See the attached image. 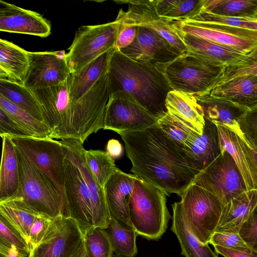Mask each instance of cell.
Segmentation results:
<instances>
[{
  "label": "cell",
  "mask_w": 257,
  "mask_h": 257,
  "mask_svg": "<svg viewBox=\"0 0 257 257\" xmlns=\"http://www.w3.org/2000/svg\"><path fill=\"white\" fill-rule=\"evenodd\" d=\"M207 95L250 109L257 107V75L235 78L214 88Z\"/></svg>",
  "instance_id": "obj_24"
},
{
  "label": "cell",
  "mask_w": 257,
  "mask_h": 257,
  "mask_svg": "<svg viewBox=\"0 0 257 257\" xmlns=\"http://www.w3.org/2000/svg\"><path fill=\"white\" fill-rule=\"evenodd\" d=\"M172 223L171 230L176 235L185 257H218L208 244L202 243L192 232L179 202L172 205Z\"/></svg>",
  "instance_id": "obj_22"
},
{
  "label": "cell",
  "mask_w": 257,
  "mask_h": 257,
  "mask_svg": "<svg viewBox=\"0 0 257 257\" xmlns=\"http://www.w3.org/2000/svg\"><path fill=\"white\" fill-rule=\"evenodd\" d=\"M0 212L29 242L31 226L36 217L39 214L16 198L0 202Z\"/></svg>",
  "instance_id": "obj_34"
},
{
  "label": "cell",
  "mask_w": 257,
  "mask_h": 257,
  "mask_svg": "<svg viewBox=\"0 0 257 257\" xmlns=\"http://www.w3.org/2000/svg\"><path fill=\"white\" fill-rule=\"evenodd\" d=\"M170 22L186 33L244 54L257 53V31L189 20Z\"/></svg>",
  "instance_id": "obj_12"
},
{
  "label": "cell",
  "mask_w": 257,
  "mask_h": 257,
  "mask_svg": "<svg viewBox=\"0 0 257 257\" xmlns=\"http://www.w3.org/2000/svg\"><path fill=\"white\" fill-rule=\"evenodd\" d=\"M53 219L38 215L31 226L29 237L31 249L37 246L48 230Z\"/></svg>",
  "instance_id": "obj_45"
},
{
  "label": "cell",
  "mask_w": 257,
  "mask_h": 257,
  "mask_svg": "<svg viewBox=\"0 0 257 257\" xmlns=\"http://www.w3.org/2000/svg\"><path fill=\"white\" fill-rule=\"evenodd\" d=\"M204 119L202 134L196 139L191 148L185 151L191 163L199 172L221 153L217 126L206 118L204 117Z\"/></svg>",
  "instance_id": "obj_21"
},
{
  "label": "cell",
  "mask_w": 257,
  "mask_h": 257,
  "mask_svg": "<svg viewBox=\"0 0 257 257\" xmlns=\"http://www.w3.org/2000/svg\"><path fill=\"white\" fill-rule=\"evenodd\" d=\"M105 230L111 244L113 251L124 257H134L138 253L136 245L137 234L134 229L122 226L110 215Z\"/></svg>",
  "instance_id": "obj_33"
},
{
  "label": "cell",
  "mask_w": 257,
  "mask_h": 257,
  "mask_svg": "<svg viewBox=\"0 0 257 257\" xmlns=\"http://www.w3.org/2000/svg\"><path fill=\"white\" fill-rule=\"evenodd\" d=\"M15 5L0 1V14H3L11 9Z\"/></svg>",
  "instance_id": "obj_49"
},
{
  "label": "cell",
  "mask_w": 257,
  "mask_h": 257,
  "mask_svg": "<svg viewBox=\"0 0 257 257\" xmlns=\"http://www.w3.org/2000/svg\"><path fill=\"white\" fill-rule=\"evenodd\" d=\"M250 75H257V60L243 65L226 66L205 95L226 82L238 77Z\"/></svg>",
  "instance_id": "obj_40"
},
{
  "label": "cell",
  "mask_w": 257,
  "mask_h": 257,
  "mask_svg": "<svg viewBox=\"0 0 257 257\" xmlns=\"http://www.w3.org/2000/svg\"><path fill=\"white\" fill-rule=\"evenodd\" d=\"M193 22L215 24L257 31V18L230 17L215 14L201 9L190 18Z\"/></svg>",
  "instance_id": "obj_39"
},
{
  "label": "cell",
  "mask_w": 257,
  "mask_h": 257,
  "mask_svg": "<svg viewBox=\"0 0 257 257\" xmlns=\"http://www.w3.org/2000/svg\"><path fill=\"white\" fill-rule=\"evenodd\" d=\"M195 97L202 109L204 117L216 125L222 126L229 130L244 140L238 120L250 108L229 100L215 98L209 95Z\"/></svg>",
  "instance_id": "obj_18"
},
{
  "label": "cell",
  "mask_w": 257,
  "mask_h": 257,
  "mask_svg": "<svg viewBox=\"0 0 257 257\" xmlns=\"http://www.w3.org/2000/svg\"><path fill=\"white\" fill-rule=\"evenodd\" d=\"M135 175L119 169L111 176L103 190L109 215L123 227L134 229L129 217L128 204L133 191Z\"/></svg>",
  "instance_id": "obj_17"
},
{
  "label": "cell",
  "mask_w": 257,
  "mask_h": 257,
  "mask_svg": "<svg viewBox=\"0 0 257 257\" xmlns=\"http://www.w3.org/2000/svg\"><path fill=\"white\" fill-rule=\"evenodd\" d=\"M171 24L184 44L186 52L209 63L218 66H231L243 65L257 60V53L240 52L182 32Z\"/></svg>",
  "instance_id": "obj_16"
},
{
  "label": "cell",
  "mask_w": 257,
  "mask_h": 257,
  "mask_svg": "<svg viewBox=\"0 0 257 257\" xmlns=\"http://www.w3.org/2000/svg\"><path fill=\"white\" fill-rule=\"evenodd\" d=\"M108 74L111 92L128 93L157 119L167 111L166 98L172 89L158 68L132 59L114 49Z\"/></svg>",
  "instance_id": "obj_3"
},
{
  "label": "cell",
  "mask_w": 257,
  "mask_h": 257,
  "mask_svg": "<svg viewBox=\"0 0 257 257\" xmlns=\"http://www.w3.org/2000/svg\"><path fill=\"white\" fill-rule=\"evenodd\" d=\"M16 151L20 183L18 192L14 198L19 199L38 214L52 219L70 217L69 211L46 177L16 148Z\"/></svg>",
  "instance_id": "obj_5"
},
{
  "label": "cell",
  "mask_w": 257,
  "mask_h": 257,
  "mask_svg": "<svg viewBox=\"0 0 257 257\" xmlns=\"http://www.w3.org/2000/svg\"><path fill=\"white\" fill-rule=\"evenodd\" d=\"M28 65V51L0 39V66L8 73L11 81L23 84Z\"/></svg>",
  "instance_id": "obj_27"
},
{
  "label": "cell",
  "mask_w": 257,
  "mask_h": 257,
  "mask_svg": "<svg viewBox=\"0 0 257 257\" xmlns=\"http://www.w3.org/2000/svg\"><path fill=\"white\" fill-rule=\"evenodd\" d=\"M83 233L86 249L90 257L112 256V247L105 229L92 227Z\"/></svg>",
  "instance_id": "obj_38"
},
{
  "label": "cell",
  "mask_w": 257,
  "mask_h": 257,
  "mask_svg": "<svg viewBox=\"0 0 257 257\" xmlns=\"http://www.w3.org/2000/svg\"><path fill=\"white\" fill-rule=\"evenodd\" d=\"M114 51V48L102 54L78 72L71 74L70 95L73 104L77 102L99 79L108 73Z\"/></svg>",
  "instance_id": "obj_23"
},
{
  "label": "cell",
  "mask_w": 257,
  "mask_h": 257,
  "mask_svg": "<svg viewBox=\"0 0 257 257\" xmlns=\"http://www.w3.org/2000/svg\"><path fill=\"white\" fill-rule=\"evenodd\" d=\"M119 51L132 59L152 65L160 70L183 54L154 30L142 26H138L133 42Z\"/></svg>",
  "instance_id": "obj_15"
},
{
  "label": "cell",
  "mask_w": 257,
  "mask_h": 257,
  "mask_svg": "<svg viewBox=\"0 0 257 257\" xmlns=\"http://www.w3.org/2000/svg\"><path fill=\"white\" fill-rule=\"evenodd\" d=\"M0 79H10L8 73L0 66Z\"/></svg>",
  "instance_id": "obj_50"
},
{
  "label": "cell",
  "mask_w": 257,
  "mask_h": 257,
  "mask_svg": "<svg viewBox=\"0 0 257 257\" xmlns=\"http://www.w3.org/2000/svg\"><path fill=\"white\" fill-rule=\"evenodd\" d=\"M157 119L131 95L122 91L111 92L105 110L103 130L116 133L151 126Z\"/></svg>",
  "instance_id": "obj_13"
},
{
  "label": "cell",
  "mask_w": 257,
  "mask_h": 257,
  "mask_svg": "<svg viewBox=\"0 0 257 257\" xmlns=\"http://www.w3.org/2000/svg\"><path fill=\"white\" fill-rule=\"evenodd\" d=\"M180 197L181 206L192 232L202 243L208 244L224 205L211 193L191 183Z\"/></svg>",
  "instance_id": "obj_9"
},
{
  "label": "cell",
  "mask_w": 257,
  "mask_h": 257,
  "mask_svg": "<svg viewBox=\"0 0 257 257\" xmlns=\"http://www.w3.org/2000/svg\"><path fill=\"white\" fill-rule=\"evenodd\" d=\"M30 251L26 239L0 212V252L7 257H28Z\"/></svg>",
  "instance_id": "obj_31"
},
{
  "label": "cell",
  "mask_w": 257,
  "mask_h": 257,
  "mask_svg": "<svg viewBox=\"0 0 257 257\" xmlns=\"http://www.w3.org/2000/svg\"><path fill=\"white\" fill-rule=\"evenodd\" d=\"M0 136L34 137L14 121L0 107Z\"/></svg>",
  "instance_id": "obj_44"
},
{
  "label": "cell",
  "mask_w": 257,
  "mask_h": 257,
  "mask_svg": "<svg viewBox=\"0 0 257 257\" xmlns=\"http://www.w3.org/2000/svg\"><path fill=\"white\" fill-rule=\"evenodd\" d=\"M120 22L82 26L76 32L66 54L71 73L80 71L87 64L114 48Z\"/></svg>",
  "instance_id": "obj_8"
},
{
  "label": "cell",
  "mask_w": 257,
  "mask_h": 257,
  "mask_svg": "<svg viewBox=\"0 0 257 257\" xmlns=\"http://www.w3.org/2000/svg\"><path fill=\"white\" fill-rule=\"evenodd\" d=\"M83 257H90V256L89 255V254L86 251V252Z\"/></svg>",
  "instance_id": "obj_51"
},
{
  "label": "cell",
  "mask_w": 257,
  "mask_h": 257,
  "mask_svg": "<svg viewBox=\"0 0 257 257\" xmlns=\"http://www.w3.org/2000/svg\"><path fill=\"white\" fill-rule=\"evenodd\" d=\"M84 157L85 163L95 181L103 188L118 169L114 159L106 151L99 150H85Z\"/></svg>",
  "instance_id": "obj_37"
},
{
  "label": "cell",
  "mask_w": 257,
  "mask_h": 257,
  "mask_svg": "<svg viewBox=\"0 0 257 257\" xmlns=\"http://www.w3.org/2000/svg\"><path fill=\"white\" fill-rule=\"evenodd\" d=\"M106 152L112 159H118L122 155V146L118 140H109L107 144Z\"/></svg>",
  "instance_id": "obj_48"
},
{
  "label": "cell",
  "mask_w": 257,
  "mask_h": 257,
  "mask_svg": "<svg viewBox=\"0 0 257 257\" xmlns=\"http://www.w3.org/2000/svg\"><path fill=\"white\" fill-rule=\"evenodd\" d=\"M157 124L184 152L191 148L200 135L189 123L168 111L157 119Z\"/></svg>",
  "instance_id": "obj_28"
},
{
  "label": "cell",
  "mask_w": 257,
  "mask_h": 257,
  "mask_svg": "<svg viewBox=\"0 0 257 257\" xmlns=\"http://www.w3.org/2000/svg\"><path fill=\"white\" fill-rule=\"evenodd\" d=\"M257 208V190L244 191L223 205L215 231L237 233L241 224Z\"/></svg>",
  "instance_id": "obj_20"
},
{
  "label": "cell",
  "mask_w": 257,
  "mask_h": 257,
  "mask_svg": "<svg viewBox=\"0 0 257 257\" xmlns=\"http://www.w3.org/2000/svg\"><path fill=\"white\" fill-rule=\"evenodd\" d=\"M201 9L230 17L257 18V0H204Z\"/></svg>",
  "instance_id": "obj_32"
},
{
  "label": "cell",
  "mask_w": 257,
  "mask_h": 257,
  "mask_svg": "<svg viewBox=\"0 0 257 257\" xmlns=\"http://www.w3.org/2000/svg\"><path fill=\"white\" fill-rule=\"evenodd\" d=\"M117 19L120 22V26L116 39L114 49L120 51L133 42L136 36L138 26L123 22L120 20Z\"/></svg>",
  "instance_id": "obj_46"
},
{
  "label": "cell",
  "mask_w": 257,
  "mask_h": 257,
  "mask_svg": "<svg viewBox=\"0 0 257 257\" xmlns=\"http://www.w3.org/2000/svg\"><path fill=\"white\" fill-rule=\"evenodd\" d=\"M238 123L243 141L257 148V107L249 109L240 117Z\"/></svg>",
  "instance_id": "obj_41"
},
{
  "label": "cell",
  "mask_w": 257,
  "mask_h": 257,
  "mask_svg": "<svg viewBox=\"0 0 257 257\" xmlns=\"http://www.w3.org/2000/svg\"><path fill=\"white\" fill-rule=\"evenodd\" d=\"M111 257H124V256H120V255H117V254H115L113 256H112Z\"/></svg>",
  "instance_id": "obj_53"
},
{
  "label": "cell",
  "mask_w": 257,
  "mask_h": 257,
  "mask_svg": "<svg viewBox=\"0 0 257 257\" xmlns=\"http://www.w3.org/2000/svg\"><path fill=\"white\" fill-rule=\"evenodd\" d=\"M208 243L213 246L218 245L238 250H255L249 247L241 239L238 233L234 232L215 231Z\"/></svg>",
  "instance_id": "obj_42"
},
{
  "label": "cell",
  "mask_w": 257,
  "mask_h": 257,
  "mask_svg": "<svg viewBox=\"0 0 257 257\" xmlns=\"http://www.w3.org/2000/svg\"><path fill=\"white\" fill-rule=\"evenodd\" d=\"M237 233L249 247L257 250V208L241 224Z\"/></svg>",
  "instance_id": "obj_43"
},
{
  "label": "cell",
  "mask_w": 257,
  "mask_h": 257,
  "mask_svg": "<svg viewBox=\"0 0 257 257\" xmlns=\"http://www.w3.org/2000/svg\"><path fill=\"white\" fill-rule=\"evenodd\" d=\"M167 196L163 190L135 175L128 211L138 235L157 240L166 232L171 218L167 206Z\"/></svg>",
  "instance_id": "obj_4"
},
{
  "label": "cell",
  "mask_w": 257,
  "mask_h": 257,
  "mask_svg": "<svg viewBox=\"0 0 257 257\" xmlns=\"http://www.w3.org/2000/svg\"><path fill=\"white\" fill-rule=\"evenodd\" d=\"M204 0H154L157 15L170 21L188 19L201 8Z\"/></svg>",
  "instance_id": "obj_35"
},
{
  "label": "cell",
  "mask_w": 257,
  "mask_h": 257,
  "mask_svg": "<svg viewBox=\"0 0 257 257\" xmlns=\"http://www.w3.org/2000/svg\"><path fill=\"white\" fill-rule=\"evenodd\" d=\"M216 126L221 152L223 150L226 151L233 158L242 175L247 190H257V183L250 174L238 136L225 127Z\"/></svg>",
  "instance_id": "obj_30"
},
{
  "label": "cell",
  "mask_w": 257,
  "mask_h": 257,
  "mask_svg": "<svg viewBox=\"0 0 257 257\" xmlns=\"http://www.w3.org/2000/svg\"><path fill=\"white\" fill-rule=\"evenodd\" d=\"M0 94L19 106L36 119L45 123L36 98L32 90L23 84L9 79H0Z\"/></svg>",
  "instance_id": "obj_29"
},
{
  "label": "cell",
  "mask_w": 257,
  "mask_h": 257,
  "mask_svg": "<svg viewBox=\"0 0 257 257\" xmlns=\"http://www.w3.org/2000/svg\"><path fill=\"white\" fill-rule=\"evenodd\" d=\"M0 257H7L5 255H4L3 253L0 252Z\"/></svg>",
  "instance_id": "obj_52"
},
{
  "label": "cell",
  "mask_w": 257,
  "mask_h": 257,
  "mask_svg": "<svg viewBox=\"0 0 257 257\" xmlns=\"http://www.w3.org/2000/svg\"><path fill=\"white\" fill-rule=\"evenodd\" d=\"M123 140L133 175L180 196L199 173L186 153L157 123L136 131L117 132Z\"/></svg>",
  "instance_id": "obj_1"
},
{
  "label": "cell",
  "mask_w": 257,
  "mask_h": 257,
  "mask_svg": "<svg viewBox=\"0 0 257 257\" xmlns=\"http://www.w3.org/2000/svg\"><path fill=\"white\" fill-rule=\"evenodd\" d=\"M9 137L21 154L46 177L69 211L64 187V153L60 141L30 137Z\"/></svg>",
  "instance_id": "obj_6"
},
{
  "label": "cell",
  "mask_w": 257,
  "mask_h": 257,
  "mask_svg": "<svg viewBox=\"0 0 257 257\" xmlns=\"http://www.w3.org/2000/svg\"><path fill=\"white\" fill-rule=\"evenodd\" d=\"M191 184L215 196L223 204L247 191L242 175L231 156L225 151L194 178Z\"/></svg>",
  "instance_id": "obj_10"
},
{
  "label": "cell",
  "mask_w": 257,
  "mask_h": 257,
  "mask_svg": "<svg viewBox=\"0 0 257 257\" xmlns=\"http://www.w3.org/2000/svg\"><path fill=\"white\" fill-rule=\"evenodd\" d=\"M60 142L64 153V187L70 217L83 232L92 227L106 229L110 215L104 190L85 163L83 143L76 139Z\"/></svg>",
  "instance_id": "obj_2"
},
{
  "label": "cell",
  "mask_w": 257,
  "mask_h": 257,
  "mask_svg": "<svg viewBox=\"0 0 257 257\" xmlns=\"http://www.w3.org/2000/svg\"><path fill=\"white\" fill-rule=\"evenodd\" d=\"M226 66H218L184 53L160 71L173 90L205 95Z\"/></svg>",
  "instance_id": "obj_7"
},
{
  "label": "cell",
  "mask_w": 257,
  "mask_h": 257,
  "mask_svg": "<svg viewBox=\"0 0 257 257\" xmlns=\"http://www.w3.org/2000/svg\"><path fill=\"white\" fill-rule=\"evenodd\" d=\"M215 252L224 257H257V251H242L214 245Z\"/></svg>",
  "instance_id": "obj_47"
},
{
  "label": "cell",
  "mask_w": 257,
  "mask_h": 257,
  "mask_svg": "<svg viewBox=\"0 0 257 257\" xmlns=\"http://www.w3.org/2000/svg\"><path fill=\"white\" fill-rule=\"evenodd\" d=\"M0 31L46 37L51 33L49 22L39 13L14 6L0 14Z\"/></svg>",
  "instance_id": "obj_19"
},
{
  "label": "cell",
  "mask_w": 257,
  "mask_h": 257,
  "mask_svg": "<svg viewBox=\"0 0 257 257\" xmlns=\"http://www.w3.org/2000/svg\"><path fill=\"white\" fill-rule=\"evenodd\" d=\"M0 107L24 129L34 138H50L48 127L31 116L19 106L0 94Z\"/></svg>",
  "instance_id": "obj_36"
},
{
  "label": "cell",
  "mask_w": 257,
  "mask_h": 257,
  "mask_svg": "<svg viewBox=\"0 0 257 257\" xmlns=\"http://www.w3.org/2000/svg\"><path fill=\"white\" fill-rule=\"evenodd\" d=\"M167 111L191 125L201 135L204 125V115L201 106L193 94L171 90L166 96Z\"/></svg>",
  "instance_id": "obj_26"
},
{
  "label": "cell",
  "mask_w": 257,
  "mask_h": 257,
  "mask_svg": "<svg viewBox=\"0 0 257 257\" xmlns=\"http://www.w3.org/2000/svg\"><path fill=\"white\" fill-rule=\"evenodd\" d=\"M86 252L84 234L77 222L71 217H59L53 219L28 257H83Z\"/></svg>",
  "instance_id": "obj_11"
},
{
  "label": "cell",
  "mask_w": 257,
  "mask_h": 257,
  "mask_svg": "<svg viewBox=\"0 0 257 257\" xmlns=\"http://www.w3.org/2000/svg\"><path fill=\"white\" fill-rule=\"evenodd\" d=\"M23 85L33 90L59 84L71 74L64 51L28 52Z\"/></svg>",
  "instance_id": "obj_14"
},
{
  "label": "cell",
  "mask_w": 257,
  "mask_h": 257,
  "mask_svg": "<svg viewBox=\"0 0 257 257\" xmlns=\"http://www.w3.org/2000/svg\"><path fill=\"white\" fill-rule=\"evenodd\" d=\"M0 164V202L14 198L20 183L19 168L16 148L9 137H2Z\"/></svg>",
  "instance_id": "obj_25"
}]
</instances>
